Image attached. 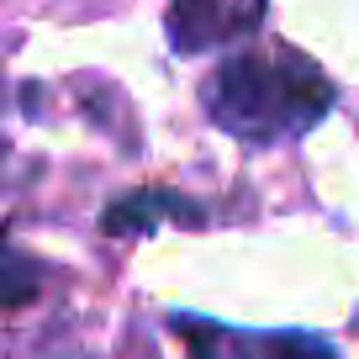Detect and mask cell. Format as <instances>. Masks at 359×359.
I'll list each match as a JSON object with an SVG mask.
<instances>
[{
	"label": "cell",
	"mask_w": 359,
	"mask_h": 359,
	"mask_svg": "<svg viewBox=\"0 0 359 359\" xmlns=\"http://www.w3.org/2000/svg\"><path fill=\"white\" fill-rule=\"evenodd\" d=\"M269 0H175L169 6V48L175 53H212L233 37L259 32Z\"/></svg>",
	"instance_id": "cell-3"
},
{
	"label": "cell",
	"mask_w": 359,
	"mask_h": 359,
	"mask_svg": "<svg viewBox=\"0 0 359 359\" xmlns=\"http://www.w3.org/2000/svg\"><path fill=\"white\" fill-rule=\"evenodd\" d=\"M201 95L222 133L243 143H280L323 122L338 90L312 58L269 48V53H233L206 79Z\"/></svg>",
	"instance_id": "cell-1"
},
{
	"label": "cell",
	"mask_w": 359,
	"mask_h": 359,
	"mask_svg": "<svg viewBox=\"0 0 359 359\" xmlns=\"http://www.w3.org/2000/svg\"><path fill=\"white\" fill-rule=\"evenodd\" d=\"M158 217H175V222H201V212H196L191 201H180L175 191H133V196H122V201L106 212V233H116V238H143V233H154Z\"/></svg>",
	"instance_id": "cell-4"
},
{
	"label": "cell",
	"mask_w": 359,
	"mask_h": 359,
	"mask_svg": "<svg viewBox=\"0 0 359 359\" xmlns=\"http://www.w3.org/2000/svg\"><path fill=\"white\" fill-rule=\"evenodd\" d=\"M175 333L185 338L191 359H338L312 333H243L201 317H175Z\"/></svg>",
	"instance_id": "cell-2"
},
{
	"label": "cell",
	"mask_w": 359,
	"mask_h": 359,
	"mask_svg": "<svg viewBox=\"0 0 359 359\" xmlns=\"http://www.w3.org/2000/svg\"><path fill=\"white\" fill-rule=\"evenodd\" d=\"M37 291H43V264L0 243V312L37 302Z\"/></svg>",
	"instance_id": "cell-5"
}]
</instances>
